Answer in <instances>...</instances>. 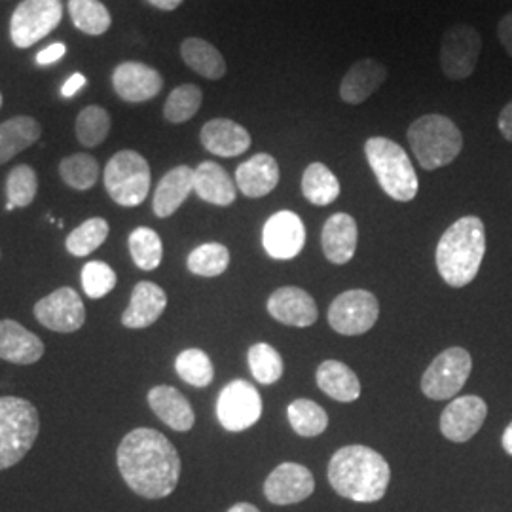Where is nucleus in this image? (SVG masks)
I'll list each match as a JSON object with an SVG mask.
<instances>
[{
    "mask_svg": "<svg viewBox=\"0 0 512 512\" xmlns=\"http://www.w3.org/2000/svg\"><path fill=\"white\" fill-rule=\"evenodd\" d=\"M118 469L129 488L145 499L173 494L181 478L175 446L154 429H135L118 446Z\"/></svg>",
    "mask_w": 512,
    "mask_h": 512,
    "instance_id": "f257e3e1",
    "label": "nucleus"
},
{
    "mask_svg": "<svg viewBox=\"0 0 512 512\" xmlns=\"http://www.w3.org/2000/svg\"><path fill=\"white\" fill-rule=\"evenodd\" d=\"M391 469L376 450L351 444L340 448L329 463L332 490L355 503H376L384 497Z\"/></svg>",
    "mask_w": 512,
    "mask_h": 512,
    "instance_id": "f03ea898",
    "label": "nucleus"
},
{
    "mask_svg": "<svg viewBox=\"0 0 512 512\" xmlns=\"http://www.w3.org/2000/svg\"><path fill=\"white\" fill-rule=\"evenodd\" d=\"M486 255V228L478 217L456 220L437 245V270L450 287L475 281Z\"/></svg>",
    "mask_w": 512,
    "mask_h": 512,
    "instance_id": "7ed1b4c3",
    "label": "nucleus"
},
{
    "mask_svg": "<svg viewBox=\"0 0 512 512\" xmlns=\"http://www.w3.org/2000/svg\"><path fill=\"white\" fill-rule=\"evenodd\" d=\"M408 143L425 171L452 164L463 148L458 126L442 114H427L408 128Z\"/></svg>",
    "mask_w": 512,
    "mask_h": 512,
    "instance_id": "20e7f679",
    "label": "nucleus"
},
{
    "mask_svg": "<svg viewBox=\"0 0 512 512\" xmlns=\"http://www.w3.org/2000/svg\"><path fill=\"white\" fill-rule=\"evenodd\" d=\"M366 160L385 194L397 202H412L418 194V175L403 147L385 137H372L365 145Z\"/></svg>",
    "mask_w": 512,
    "mask_h": 512,
    "instance_id": "39448f33",
    "label": "nucleus"
},
{
    "mask_svg": "<svg viewBox=\"0 0 512 512\" xmlns=\"http://www.w3.org/2000/svg\"><path fill=\"white\" fill-rule=\"evenodd\" d=\"M40 431L37 408L19 397H0V471L29 454Z\"/></svg>",
    "mask_w": 512,
    "mask_h": 512,
    "instance_id": "423d86ee",
    "label": "nucleus"
},
{
    "mask_svg": "<svg viewBox=\"0 0 512 512\" xmlns=\"http://www.w3.org/2000/svg\"><path fill=\"white\" fill-rule=\"evenodd\" d=\"M150 165L135 150H120L105 167V188L122 207H137L150 192Z\"/></svg>",
    "mask_w": 512,
    "mask_h": 512,
    "instance_id": "0eeeda50",
    "label": "nucleus"
},
{
    "mask_svg": "<svg viewBox=\"0 0 512 512\" xmlns=\"http://www.w3.org/2000/svg\"><path fill=\"white\" fill-rule=\"evenodd\" d=\"M471 370L473 359L467 349H444L423 372L421 391L433 401H448L463 389Z\"/></svg>",
    "mask_w": 512,
    "mask_h": 512,
    "instance_id": "6e6552de",
    "label": "nucleus"
},
{
    "mask_svg": "<svg viewBox=\"0 0 512 512\" xmlns=\"http://www.w3.org/2000/svg\"><path fill=\"white\" fill-rule=\"evenodd\" d=\"M61 18V0H23L10 19V38L16 48H31L48 37Z\"/></svg>",
    "mask_w": 512,
    "mask_h": 512,
    "instance_id": "1a4fd4ad",
    "label": "nucleus"
},
{
    "mask_svg": "<svg viewBox=\"0 0 512 512\" xmlns=\"http://www.w3.org/2000/svg\"><path fill=\"white\" fill-rule=\"evenodd\" d=\"M482 38L473 25H452L440 42V67L450 80H465L475 73Z\"/></svg>",
    "mask_w": 512,
    "mask_h": 512,
    "instance_id": "9d476101",
    "label": "nucleus"
},
{
    "mask_svg": "<svg viewBox=\"0 0 512 512\" xmlns=\"http://www.w3.org/2000/svg\"><path fill=\"white\" fill-rule=\"evenodd\" d=\"M380 315L378 298L370 291L353 289L340 294L329 308V325L338 334L359 336L372 329Z\"/></svg>",
    "mask_w": 512,
    "mask_h": 512,
    "instance_id": "9b49d317",
    "label": "nucleus"
},
{
    "mask_svg": "<svg viewBox=\"0 0 512 512\" xmlns=\"http://www.w3.org/2000/svg\"><path fill=\"white\" fill-rule=\"evenodd\" d=\"M262 416V399L256 387L245 380H234L220 391L217 418L226 431L239 433L253 427Z\"/></svg>",
    "mask_w": 512,
    "mask_h": 512,
    "instance_id": "f8f14e48",
    "label": "nucleus"
},
{
    "mask_svg": "<svg viewBox=\"0 0 512 512\" xmlns=\"http://www.w3.org/2000/svg\"><path fill=\"white\" fill-rule=\"evenodd\" d=\"M35 317L46 329L71 334L82 329L86 321V308L82 298L71 287H61L46 298L38 300L35 306Z\"/></svg>",
    "mask_w": 512,
    "mask_h": 512,
    "instance_id": "ddd939ff",
    "label": "nucleus"
},
{
    "mask_svg": "<svg viewBox=\"0 0 512 512\" xmlns=\"http://www.w3.org/2000/svg\"><path fill=\"white\" fill-rule=\"evenodd\" d=\"M306 243V228L293 211H279L266 220L262 245L275 260H291L300 255Z\"/></svg>",
    "mask_w": 512,
    "mask_h": 512,
    "instance_id": "4468645a",
    "label": "nucleus"
},
{
    "mask_svg": "<svg viewBox=\"0 0 512 512\" xmlns=\"http://www.w3.org/2000/svg\"><path fill=\"white\" fill-rule=\"evenodd\" d=\"M315 490L310 469L300 463H281L264 482V495L272 505H296L306 501Z\"/></svg>",
    "mask_w": 512,
    "mask_h": 512,
    "instance_id": "2eb2a0df",
    "label": "nucleus"
},
{
    "mask_svg": "<svg viewBox=\"0 0 512 512\" xmlns=\"http://www.w3.org/2000/svg\"><path fill=\"white\" fill-rule=\"evenodd\" d=\"M488 416V404L476 395L458 397L448 404L440 416V433L450 442L473 439Z\"/></svg>",
    "mask_w": 512,
    "mask_h": 512,
    "instance_id": "dca6fc26",
    "label": "nucleus"
},
{
    "mask_svg": "<svg viewBox=\"0 0 512 512\" xmlns=\"http://www.w3.org/2000/svg\"><path fill=\"white\" fill-rule=\"evenodd\" d=\"M112 88L126 103H145L164 88V78L145 63L126 61L112 73Z\"/></svg>",
    "mask_w": 512,
    "mask_h": 512,
    "instance_id": "f3484780",
    "label": "nucleus"
},
{
    "mask_svg": "<svg viewBox=\"0 0 512 512\" xmlns=\"http://www.w3.org/2000/svg\"><path fill=\"white\" fill-rule=\"evenodd\" d=\"M268 311L275 321L298 329L311 327L319 317L315 300L300 287H281L274 291L268 300Z\"/></svg>",
    "mask_w": 512,
    "mask_h": 512,
    "instance_id": "a211bd4d",
    "label": "nucleus"
},
{
    "mask_svg": "<svg viewBox=\"0 0 512 512\" xmlns=\"http://www.w3.org/2000/svg\"><path fill=\"white\" fill-rule=\"evenodd\" d=\"M202 145L220 158H236L251 147L249 131L228 118H215L207 122L200 133Z\"/></svg>",
    "mask_w": 512,
    "mask_h": 512,
    "instance_id": "6ab92c4d",
    "label": "nucleus"
},
{
    "mask_svg": "<svg viewBox=\"0 0 512 512\" xmlns=\"http://www.w3.org/2000/svg\"><path fill=\"white\" fill-rule=\"evenodd\" d=\"M42 355L44 344L37 334L21 327L18 321H0V359L14 365H33Z\"/></svg>",
    "mask_w": 512,
    "mask_h": 512,
    "instance_id": "aec40b11",
    "label": "nucleus"
},
{
    "mask_svg": "<svg viewBox=\"0 0 512 512\" xmlns=\"http://www.w3.org/2000/svg\"><path fill=\"white\" fill-rule=\"evenodd\" d=\"M167 306L165 291L150 281H141L131 293L128 310L122 315V323L128 329H147L154 325Z\"/></svg>",
    "mask_w": 512,
    "mask_h": 512,
    "instance_id": "412c9836",
    "label": "nucleus"
},
{
    "mask_svg": "<svg viewBox=\"0 0 512 512\" xmlns=\"http://www.w3.org/2000/svg\"><path fill=\"white\" fill-rule=\"evenodd\" d=\"M387 69L380 61L366 57L357 61L340 84V97L348 105H361L384 84Z\"/></svg>",
    "mask_w": 512,
    "mask_h": 512,
    "instance_id": "4be33fe9",
    "label": "nucleus"
},
{
    "mask_svg": "<svg viewBox=\"0 0 512 512\" xmlns=\"http://www.w3.org/2000/svg\"><path fill=\"white\" fill-rule=\"evenodd\" d=\"M148 404L152 412L173 431L186 433L194 427V410L179 389L171 385H156L148 393Z\"/></svg>",
    "mask_w": 512,
    "mask_h": 512,
    "instance_id": "5701e85b",
    "label": "nucleus"
},
{
    "mask_svg": "<svg viewBox=\"0 0 512 512\" xmlns=\"http://www.w3.org/2000/svg\"><path fill=\"white\" fill-rule=\"evenodd\" d=\"M357 222L348 213H336L332 215L321 234L323 253L332 264H348L357 251Z\"/></svg>",
    "mask_w": 512,
    "mask_h": 512,
    "instance_id": "b1692460",
    "label": "nucleus"
},
{
    "mask_svg": "<svg viewBox=\"0 0 512 512\" xmlns=\"http://www.w3.org/2000/svg\"><path fill=\"white\" fill-rule=\"evenodd\" d=\"M279 183V165L270 154H255L236 171V186L247 198H264Z\"/></svg>",
    "mask_w": 512,
    "mask_h": 512,
    "instance_id": "393cba45",
    "label": "nucleus"
},
{
    "mask_svg": "<svg viewBox=\"0 0 512 512\" xmlns=\"http://www.w3.org/2000/svg\"><path fill=\"white\" fill-rule=\"evenodd\" d=\"M194 190V169L188 165H179L171 169L158 184L154 192L152 209L160 219L171 217Z\"/></svg>",
    "mask_w": 512,
    "mask_h": 512,
    "instance_id": "a878e982",
    "label": "nucleus"
},
{
    "mask_svg": "<svg viewBox=\"0 0 512 512\" xmlns=\"http://www.w3.org/2000/svg\"><path fill=\"white\" fill-rule=\"evenodd\" d=\"M194 192L203 202L228 207L236 202L238 186L226 169L215 162H203L194 169Z\"/></svg>",
    "mask_w": 512,
    "mask_h": 512,
    "instance_id": "bb28decb",
    "label": "nucleus"
},
{
    "mask_svg": "<svg viewBox=\"0 0 512 512\" xmlns=\"http://www.w3.org/2000/svg\"><path fill=\"white\" fill-rule=\"evenodd\" d=\"M317 385L338 403H353L361 397V382L348 365L325 361L317 368Z\"/></svg>",
    "mask_w": 512,
    "mask_h": 512,
    "instance_id": "cd10ccee",
    "label": "nucleus"
},
{
    "mask_svg": "<svg viewBox=\"0 0 512 512\" xmlns=\"http://www.w3.org/2000/svg\"><path fill=\"white\" fill-rule=\"evenodd\" d=\"M42 135V128L31 116H16L0 124V165L10 162L23 150L33 147Z\"/></svg>",
    "mask_w": 512,
    "mask_h": 512,
    "instance_id": "c85d7f7f",
    "label": "nucleus"
},
{
    "mask_svg": "<svg viewBox=\"0 0 512 512\" xmlns=\"http://www.w3.org/2000/svg\"><path fill=\"white\" fill-rule=\"evenodd\" d=\"M184 63L207 80H220L226 74V61L219 50L203 38H186L181 44Z\"/></svg>",
    "mask_w": 512,
    "mask_h": 512,
    "instance_id": "c756f323",
    "label": "nucleus"
},
{
    "mask_svg": "<svg viewBox=\"0 0 512 512\" xmlns=\"http://www.w3.org/2000/svg\"><path fill=\"white\" fill-rule=\"evenodd\" d=\"M302 194L313 205L325 207L340 196V181L327 165L315 162L302 175Z\"/></svg>",
    "mask_w": 512,
    "mask_h": 512,
    "instance_id": "7c9ffc66",
    "label": "nucleus"
},
{
    "mask_svg": "<svg viewBox=\"0 0 512 512\" xmlns=\"http://www.w3.org/2000/svg\"><path fill=\"white\" fill-rule=\"evenodd\" d=\"M69 14L74 27L86 35L99 37L109 31V10L99 0H69Z\"/></svg>",
    "mask_w": 512,
    "mask_h": 512,
    "instance_id": "2f4dec72",
    "label": "nucleus"
},
{
    "mask_svg": "<svg viewBox=\"0 0 512 512\" xmlns=\"http://www.w3.org/2000/svg\"><path fill=\"white\" fill-rule=\"evenodd\" d=\"M287 416H289L294 433L300 437H306V439L319 437L329 427L327 412L310 399H296L289 406Z\"/></svg>",
    "mask_w": 512,
    "mask_h": 512,
    "instance_id": "473e14b6",
    "label": "nucleus"
},
{
    "mask_svg": "<svg viewBox=\"0 0 512 512\" xmlns=\"http://www.w3.org/2000/svg\"><path fill=\"white\" fill-rule=\"evenodd\" d=\"M129 253L137 268L152 272L160 266L164 256V245L160 236L150 228H137L129 236Z\"/></svg>",
    "mask_w": 512,
    "mask_h": 512,
    "instance_id": "72a5a7b5",
    "label": "nucleus"
},
{
    "mask_svg": "<svg viewBox=\"0 0 512 512\" xmlns=\"http://www.w3.org/2000/svg\"><path fill=\"white\" fill-rule=\"evenodd\" d=\"M202 101V90L196 84H183L175 88L165 101V120L171 124H184L192 120L202 107Z\"/></svg>",
    "mask_w": 512,
    "mask_h": 512,
    "instance_id": "f704fd0d",
    "label": "nucleus"
},
{
    "mask_svg": "<svg viewBox=\"0 0 512 512\" xmlns=\"http://www.w3.org/2000/svg\"><path fill=\"white\" fill-rule=\"evenodd\" d=\"M186 266L194 275L217 277L228 270L230 251L220 243H203L188 255Z\"/></svg>",
    "mask_w": 512,
    "mask_h": 512,
    "instance_id": "c9c22d12",
    "label": "nucleus"
},
{
    "mask_svg": "<svg viewBox=\"0 0 512 512\" xmlns=\"http://www.w3.org/2000/svg\"><path fill=\"white\" fill-rule=\"evenodd\" d=\"M107 238H109V222L95 217L82 222L76 230H73L65 241V247L73 256H88L92 255L93 251H97Z\"/></svg>",
    "mask_w": 512,
    "mask_h": 512,
    "instance_id": "e433bc0d",
    "label": "nucleus"
},
{
    "mask_svg": "<svg viewBox=\"0 0 512 512\" xmlns=\"http://www.w3.org/2000/svg\"><path fill=\"white\" fill-rule=\"evenodd\" d=\"M110 131V116L103 107H86L76 118V137L86 148L99 147Z\"/></svg>",
    "mask_w": 512,
    "mask_h": 512,
    "instance_id": "4c0bfd02",
    "label": "nucleus"
},
{
    "mask_svg": "<svg viewBox=\"0 0 512 512\" xmlns=\"http://www.w3.org/2000/svg\"><path fill=\"white\" fill-rule=\"evenodd\" d=\"M59 175L74 190H90L99 179V164L90 154H73L59 164Z\"/></svg>",
    "mask_w": 512,
    "mask_h": 512,
    "instance_id": "58836bf2",
    "label": "nucleus"
},
{
    "mask_svg": "<svg viewBox=\"0 0 512 512\" xmlns=\"http://www.w3.org/2000/svg\"><path fill=\"white\" fill-rule=\"evenodd\" d=\"M175 368L184 382L194 387H207L215 378L213 363L202 349H184L175 361Z\"/></svg>",
    "mask_w": 512,
    "mask_h": 512,
    "instance_id": "ea45409f",
    "label": "nucleus"
},
{
    "mask_svg": "<svg viewBox=\"0 0 512 512\" xmlns=\"http://www.w3.org/2000/svg\"><path fill=\"white\" fill-rule=\"evenodd\" d=\"M251 374L260 384H275L283 376V359L270 344H255L247 353Z\"/></svg>",
    "mask_w": 512,
    "mask_h": 512,
    "instance_id": "a19ab883",
    "label": "nucleus"
},
{
    "mask_svg": "<svg viewBox=\"0 0 512 512\" xmlns=\"http://www.w3.org/2000/svg\"><path fill=\"white\" fill-rule=\"evenodd\" d=\"M38 192L37 173L29 165H18L10 171L6 181L8 203L14 207H29L35 202Z\"/></svg>",
    "mask_w": 512,
    "mask_h": 512,
    "instance_id": "79ce46f5",
    "label": "nucleus"
},
{
    "mask_svg": "<svg viewBox=\"0 0 512 512\" xmlns=\"http://www.w3.org/2000/svg\"><path fill=\"white\" fill-rule=\"evenodd\" d=\"M82 287L90 298L99 300L116 287V274L109 264L93 260L82 268Z\"/></svg>",
    "mask_w": 512,
    "mask_h": 512,
    "instance_id": "37998d69",
    "label": "nucleus"
},
{
    "mask_svg": "<svg viewBox=\"0 0 512 512\" xmlns=\"http://www.w3.org/2000/svg\"><path fill=\"white\" fill-rule=\"evenodd\" d=\"M65 54H67V46L63 42H54L37 55V63L38 65H52V63H57Z\"/></svg>",
    "mask_w": 512,
    "mask_h": 512,
    "instance_id": "c03bdc74",
    "label": "nucleus"
},
{
    "mask_svg": "<svg viewBox=\"0 0 512 512\" xmlns=\"http://www.w3.org/2000/svg\"><path fill=\"white\" fill-rule=\"evenodd\" d=\"M497 38L503 44L505 52L512 57V12L499 21V25H497Z\"/></svg>",
    "mask_w": 512,
    "mask_h": 512,
    "instance_id": "a18cd8bd",
    "label": "nucleus"
},
{
    "mask_svg": "<svg viewBox=\"0 0 512 512\" xmlns=\"http://www.w3.org/2000/svg\"><path fill=\"white\" fill-rule=\"evenodd\" d=\"M497 128L501 131V135L512 143V99L505 105V109L501 110L499 120H497Z\"/></svg>",
    "mask_w": 512,
    "mask_h": 512,
    "instance_id": "49530a36",
    "label": "nucleus"
},
{
    "mask_svg": "<svg viewBox=\"0 0 512 512\" xmlns=\"http://www.w3.org/2000/svg\"><path fill=\"white\" fill-rule=\"evenodd\" d=\"M86 82H88V80H86V76H84V74L74 73L73 76L63 84V88H61V95H63V97H67V99H69V97H74L76 93L80 92V90L86 86Z\"/></svg>",
    "mask_w": 512,
    "mask_h": 512,
    "instance_id": "de8ad7c7",
    "label": "nucleus"
},
{
    "mask_svg": "<svg viewBox=\"0 0 512 512\" xmlns=\"http://www.w3.org/2000/svg\"><path fill=\"white\" fill-rule=\"evenodd\" d=\"M150 6L158 8V10H164V12H173L177 10L184 0H147Z\"/></svg>",
    "mask_w": 512,
    "mask_h": 512,
    "instance_id": "09e8293b",
    "label": "nucleus"
},
{
    "mask_svg": "<svg viewBox=\"0 0 512 512\" xmlns=\"http://www.w3.org/2000/svg\"><path fill=\"white\" fill-rule=\"evenodd\" d=\"M501 444H503V450L512 458V421L509 423V427L505 429V433H503Z\"/></svg>",
    "mask_w": 512,
    "mask_h": 512,
    "instance_id": "8fccbe9b",
    "label": "nucleus"
},
{
    "mask_svg": "<svg viewBox=\"0 0 512 512\" xmlns=\"http://www.w3.org/2000/svg\"><path fill=\"white\" fill-rule=\"evenodd\" d=\"M228 512H260L256 509L255 505L251 503H236Z\"/></svg>",
    "mask_w": 512,
    "mask_h": 512,
    "instance_id": "3c124183",
    "label": "nucleus"
},
{
    "mask_svg": "<svg viewBox=\"0 0 512 512\" xmlns=\"http://www.w3.org/2000/svg\"><path fill=\"white\" fill-rule=\"evenodd\" d=\"M0 109H2V95H0Z\"/></svg>",
    "mask_w": 512,
    "mask_h": 512,
    "instance_id": "603ef678",
    "label": "nucleus"
}]
</instances>
